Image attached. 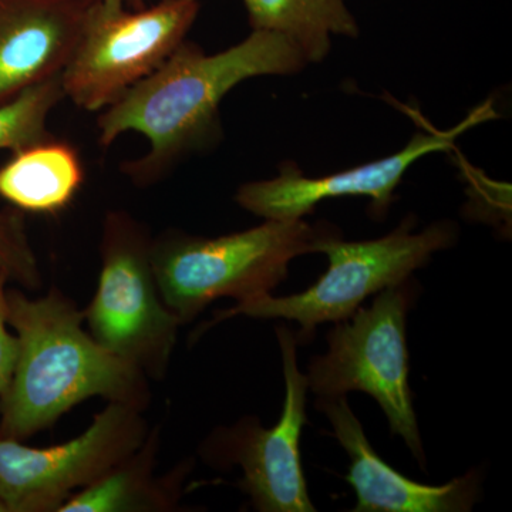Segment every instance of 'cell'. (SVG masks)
<instances>
[{"instance_id": "6da1fadb", "label": "cell", "mask_w": 512, "mask_h": 512, "mask_svg": "<svg viewBox=\"0 0 512 512\" xmlns=\"http://www.w3.org/2000/svg\"><path fill=\"white\" fill-rule=\"evenodd\" d=\"M306 64L286 37L265 30H252L214 55L185 40L156 72L104 109L97 121L100 146L110 147L128 131L141 134L147 153L127 161L123 171L138 187L156 184L178 161L217 143L222 100L238 84L289 76Z\"/></svg>"}, {"instance_id": "7a4b0ae2", "label": "cell", "mask_w": 512, "mask_h": 512, "mask_svg": "<svg viewBox=\"0 0 512 512\" xmlns=\"http://www.w3.org/2000/svg\"><path fill=\"white\" fill-rule=\"evenodd\" d=\"M8 325L19 355L0 396V437L20 441L52 427L92 397L141 410L150 404L148 377L84 330V312L62 292L29 298L6 289Z\"/></svg>"}, {"instance_id": "3957f363", "label": "cell", "mask_w": 512, "mask_h": 512, "mask_svg": "<svg viewBox=\"0 0 512 512\" xmlns=\"http://www.w3.org/2000/svg\"><path fill=\"white\" fill-rule=\"evenodd\" d=\"M340 231L328 222L265 220L217 238L171 231L151 242V264L161 298L181 325L220 298L245 303L269 295L298 256L319 254Z\"/></svg>"}, {"instance_id": "277c9868", "label": "cell", "mask_w": 512, "mask_h": 512, "mask_svg": "<svg viewBox=\"0 0 512 512\" xmlns=\"http://www.w3.org/2000/svg\"><path fill=\"white\" fill-rule=\"evenodd\" d=\"M413 215L386 237L370 241H343L342 234L322 242L319 254L329 259V268L305 292L275 298L271 293L234 308L217 312L212 325L244 315L258 319H288L301 326L296 336L309 340L322 323L348 319L370 295L409 281L417 269L429 264L436 252L453 247L458 238L454 222H434L414 232Z\"/></svg>"}, {"instance_id": "5b68a950", "label": "cell", "mask_w": 512, "mask_h": 512, "mask_svg": "<svg viewBox=\"0 0 512 512\" xmlns=\"http://www.w3.org/2000/svg\"><path fill=\"white\" fill-rule=\"evenodd\" d=\"M413 302L407 281L383 289L370 308H359L328 332V352L309 362V390L318 397L369 394L382 407L394 436L426 468V454L409 386L406 318Z\"/></svg>"}, {"instance_id": "8992f818", "label": "cell", "mask_w": 512, "mask_h": 512, "mask_svg": "<svg viewBox=\"0 0 512 512\" xmlns=\"http://www.w3.org/2000/svg\"><path fill=\"white\" fill-rule=\"evenodd\" d=\"M151 242L143 225L128 212H107L99 282L84 322L104 349L138 367L148 379L161 380L183 325L158 291Z\"/></svg>"}, {"instance_id": "52a82bcc", "label": "cell", "mask_w": 512, "mask_h": 512, "mask_svg": "<svg viewBox=\"0 0 512 512\" xmlns=\"http://www.w3.org/2000/svg\"><path fill=\"white\" fill-rule=\"evenodd\" d=\"M198 13L200 0H161L137 12L121 0L87 3L62 72L64 97L86 111L107 109L183 45Z\"/></svg>"}, {"instance_id": "ba28073f", "label": "cell", "mask_w": 512, "mask_h": 512, "mask_svg": "<svg viewBox=\"0 0 512 512\" xmlns=\"http://www.w3.org/2000/svg\"><path fill=\"white\" fill-rule=\"evenodd\" d=\"M147 436L141 410L109 403L84 433L57 446L33 448L0 437V501L8 512L59 511L136 453Z\"/></svg>"}, {"instance_id": "9c48e42d", "label": "cell", "mask_w": 512, "mask_h": 512, "mask_svg": "<svg viewBox=\"0 0 512 512\" xmlns=\"http://www.w3.org/2000/svg\"><path fill=\"white\" fill-rule=\"evenodd\" d=\"M495 116L493 104H481L456 127L417 131L399 153L323 177H306L288 161L279 167L275 178L241 185L235 201L245 211L264 220L289 221L303 220L322 201L366 197L370 200L372 215L383 218L393 204L394 191L416 161L429 154L451 150L461 134Z\"/></svg>"}, {"instance_id": "30bf717a", "label": "cell", "mask_w": 512, "mask_h": 512, "mask_svg": "<svg viewBox=\"0 0 512 512\" xmlns=\"http://www.w3.org/2000/svg\"><path fill=\"white\" fill-rule=\"evenodd\" d=\"M285 376V402L281 419L271 429L248 417L212 440V453L220 463L238 464L244 471L241 488L256 511L312 512L303 474L301 436L308 423V380L296 362V336L291 329H276Z\"/></svg>"}, {"instance_id": "8fae6325", "label": "cell", "mask_w": 512, "mask_h": 512, "mask_svg": "<svg viewBox=\"0 0 512 512\" xmlns=\"http://www.w3.org/2000/svg\"><path fill=\"white\" fill-rule=\"evenodd\" d=\"M316 409L328 417L333 434L350 458L346 480L356 493L353 512H466L480 500L477 471L444 485H427L390 467L370 446L346 396L318 397Z\"/></svg>"}, {"instance_id": "7c38bea8", "label": "cell", "mask_w": 512, "mask_h": 512, "mask_svg": "<svg viewBox=\"0 0 512 512\" xmlns=\"http://www.w3.org/2000/svg\"><path fill=\"white\" fill-rule=\"evenodd\" d=\"M86 8L83 0H0V104L62 74Z\"/></svg>"}, {"instance_id": "4fadbf2b", "label": "cell", "mask_w": 512, "mask_h": 512, "mask_svg": "<svg viewBox=\"0 0 512 512\" xmlns=\"http://www.w3.org/2000/svg\"><path fill=\"white\" fill-rule=\"evenodd\" d=\"M84 167L76 148L47 138L13 153L0 167V198L30 214H59L82 190Z\"/></svg>"}, {"instance_id": "5bb4252c", "label": "cell", "mask_w": 512, "mask_h": 512, "mask_svg": "<svg viewBox=\"0 0 512 512\" xmlns=\"http://www.w3.org/2000/svg\"><path fill=\"white\" fill-rule=\"evenodd\" d=\"M157 434L99 480L74 493L57 512L171 511L177 505L178 484L154 477Z\"/></svg>"}, {"instance_id": "9a60e30c", "label": "cell", "mask_w": 512, "mask_h": 512, "mask_svg": "<svg viewBox=\"0 0 512 512\" xmlns=\"http://www.w3.org/2000/svg\"><path fill=\"white\" fill-rule=\"evenodd\" d=\"M252 30L286 37L306 63H320L332 37L356 39L360 30L348 0H244Z\"/></svg>"}, {"instance_id": "2e32d148", "label": "cell", "mask_w": 512, "mask_h": 512, "mask_svg": "<svg viewBox=\"0 0 512 512\" xmlns=\"http://www.w3.org/2000/svg\"><path fill=\"white\" fill-rule=\"evenodd\" d=\"M63 97L62 74H57L0 104V150L16 153L52 138L47 120Z\"/></svg>"}, {"instance_id": "e0dca14e", "label": "cell", "mask_w": 512, "mask_h": 512, "mask_svg": "<svg viewBox=\"0 0 512 512\" xmlns=\"http://www.w3.org/2000/svg\"><path fill=\"white\" fill-rule=\"evenodd\" d=\"M0 275L6 282L35 291L42 286L37 256L18 214L0 210Z\"/></svg>"}, {"instance_id": "ac0fdd59", "label": "cell", "mask_w": 512, "mask_h": 512, "mask_svg": "<svg viewBox=\"0 0 512 512\" xmlns=\"http://www.w3.org/2000/svg\"><path fill=\"white\" fill-rule=\"evenodd\" d=\"M6 279L0 275V396L8 389L19 355V342L8 329Z\"/></svg>"}, {"instance_id": "d6986e66", "label": "cell", "mask_w": 512, "mask_h": 512, "mask_svg": "<svg viewBox=\"0 0 512 512\" xmlns=\"http://www.w3.org/2000/svg\"><path fill=\"white\" fill-rule=\"evenodd\" d=\"M0 512H8V508L5 507L2 501H0Z\"/></svg>"}, {"instance_id": "ffe728a7", "label": "cell", "mask_w": 512, "mask_h": 512, "mask_svg": "<svg viewBox=\"0 0 512 512\" xmlns=\"http://www.w3.org/2000/svg\"><path fill=\"white\" fill-rule=\"evenodd\" d=\"M83 2H87V3L96 2V0H83ZM121 2H126V0H121Z\"/></svg>"}]
</instances>
